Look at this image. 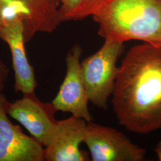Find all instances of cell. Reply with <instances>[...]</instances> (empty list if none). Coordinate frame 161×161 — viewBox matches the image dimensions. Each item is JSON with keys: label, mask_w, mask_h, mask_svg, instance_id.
Instances as JSON below:
<instances>
[{"label": "cell", "mask_w": 161, "mask_h": 161, "mask_svg": "<svg viewBox=\"0 0 161 161\" xmlns=\"http://www.w3.org/2000/svg\"><path fill=\"white\" fill-rule=\"evenodd\" d=\"M26 11L19 0H0V28L18 19H24Z\"/></svg>", "instance_id": "cell-12"}, {"label": "cell", "mask_w": 161, "mask_h": 161, "mask_svg": "<svg viewBox=\"0 0 161 161\" xmlns=\"http://www.w3.org/2000/svg\"><path fill=\"white\" fill-rule=\"evenodd\" d=\"M88 122L72 115L58 121L52 140L44 147L47 161H86L90 158L80 146L84 142Z\"/></svg>", "instance_id": "cell-8"}, {"label": "cell", "mask_w": 161, "mask_h": 161, "mask_svg": "<svg viewBox=\"0 0 161 161\" xmlns=\"http://www.w3.org/2000/svg\"><path fill=\"white\" fill-rule=\"evenodd\" d=\"M106 0H62L60 7L61 20H80L92 14Z\"/></svg>", "instance_id": "cell-11"}, {"label": "cell", "mask_w": 161, "mask_h": 161, "mask_svg": "<svg viewBox=\"0 0 161 161\" xmlns=\"http://www.w3.org/2000/svg\"><path fill=\"white\" fill-rule=\"evenodd\" d=\"M6 111L44 147L50 144L58 122L54 117L57 110L52 102H42L35 93L23 94L13 102L7 101Z\"/></svg>", "instance_id": "cell-5"}, {"label": "cell", "mask_w": 161, "mask_h": 161, "mask_svg": "<svg viewBox=\"0 0 161 161\" xmlns=\"http://www.w3.org/2000/svg\"><path fill=\"white\" fill-rule=\"evenodd\" d=\"M0 38L9 47L14 72V90L23 94L35 93L37 86L34 69L25 51L23 19H18L0 28Z\"/></svg>", "instance_id": "cell-9"}, {"label": "cell", "mask_w": 161, "mask_h": 161, "mask_svg": "<svg viewBox=\"0 0 161 161\" xmlns=\"http://www.w3.org/2000/svg\"><path fill=\"white\" fill-rule=\"evenodd\" d=\"M10 69L1 60H0V94L5 88L6 84L8 79Z\"/></svg>", "instance_id": "cell-13"}, {"label": "cell", "mask_w": 161, "mask_h": 161, "mask_svg": "<svg viewBox=\"0 0 161 161\" xmlns=\"http://www.w3.org/2000/svg\"><path fill=\"white\" fill-rule=\"evenodd\" d=\"M155 152L159 161H161V140L156 145L155 148Z\"/></svg>", "instance_id": "cell-14"}, {"label": "cell", "mask_w": 161, "mask_h": 161, "mask_svg": "<svg viewBox=\"0 0 161 161\" xmlns=\"http://www.w3.org/2000/svg\"><path fill=\"white\" fill-rule=\"evenodd\" d=\"M159 1H161V0H159Z\"/></svg>", "instance_id": "cell-15"}, {"label": "cell", "mask_w": 161, "mask_h": 161, "mask_svg": "<svg viewBox=\"0 0 161 161\" xmlns=\"http://www.w3.org/2000/svg\"><path fill=\"white\" fill-rule=\"evenodd\" d=\"M104 39L161 45V1L106 0L92 16Z\"/></svg>", "instance_id": "cell-2"}, {"label": "cell", "mask_w": 161, "mask_h": 161, "mask_svg": "<svg viewBox=\"0 0 161 161\" xmlns=\"http://www.w3.org/2000/svg\"><path fill=\"white\" fill-rule=\"evenodd\" d=\"M124 50V42L105 39L97 52L80 62L89 101L100 109H108L118 74L117 61Z\"/></svg>", "instance_id": "cell-3"}, {"label": "cell", "mask_w": 161, "mask_h": 161, "mask_svg": "<svg viewBox=\"0 0 161 161\" xmlns=\"http://www.w3.org/2000/svg\"><path fill=\"white\" fill-rule=\"evenodd\" d=\"M82 50L75 45L65 58L66 72L58 94L52 103L58 111L69 112L88 122L92 121L88 103L90 102L82 75L80 57Z\"/></svg>", "instance_id": "cell-6"}, {"label": "cell", "mask_w": 161, "mask_h": 161, "mask_svg": "<svg viewBox=\"0 0 161 161\" xmlns=\"http://www.w3.org/2000/svg\"><path fill=\"white\" fill-rule=\"evenodd\" d=\"M93 161H142L146 150L112 127L88 122L84 142Z\"/></svg>", "instance_id": "cell-4"}, {"label": "cell", "mask_w": 161, "mask_h": 161, "mask_svg": "<svg viewBox=\"0 0 161 161\" xmlns=\"http://www.w3.org/2000/svg\"><path fill=\"white\" fill-rule=\"evenodd\" d=\"M114 112L128 131L161 129V45L132 46L121 61L112 94Z\"/></svg>", "instance_id": "cell-1"}, {"label": "cell", "mask_w": 161, "mask_h": 161, "mask_svg": "<svg viewBox=\"0 0 161 161\" xmlns=\"http://www.w3.org/2000/svg\"><path fill=\"white\" fill-rule=\"evenodd\" d=\"M7 100L0 94V161H44V147L13 124L6 111Z\"/></svg>", "instance_id": "cell-7"}, {"label": "cell", "mask_w": 161, "mask_h": 161, "mask_svg": "<svg viewBox=\"0 0 161 161\" xmlns=\"http://www.w3.org/2000/svg\"><path fill=\"white\" fill-rule=\"evenodd\" d=\"M19 1L26 11L23 20L25 43L37 33H52L62 22L59 11L62 0Z\"/></svg>", "instance_id": "cell-10"}]
</instances>
